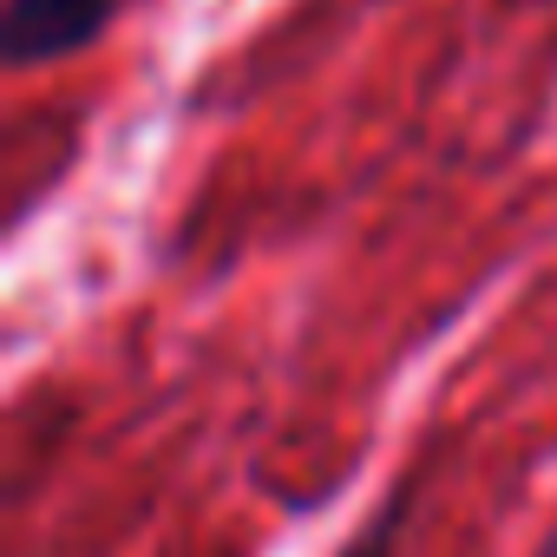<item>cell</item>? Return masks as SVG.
Masks as SVG:
<instances>
[{
	"mask_svg": "<svg viewBox=\"0 0 557 557\" xmlns=\"http://www.w3.org/2000/svg\"><path fill=\"white\" fill-rule=\"evenodd\" d=\"M125 8L132 0H8V14H0V53L21 73L79 60L92 40H106L119 27Z\"/></svg>",
	"mask_w": 557,
	"mask_h": 557,
	"instance_id": "cell-1",
	"label": "cell"
},
{
	"mask_svg": "<svg viewBox=\"0 0 557 557\" xmlns=\"http://www.w3.org/2000/svg\"><path fill=\"white\" fill-rule=\"evenodd\" d=\"M407 498H413V485H400V492H394V498H387V505H381V511H374V518H368V524L342 544V550H335V557H394V550H400V518H407Z\"/></svg>",
	"mask_w": 557,
	"mask_h": 557,
	"instance_id": "cell-2",
	"label": "cell"
},
{
	"mask_svg": "<svg viewBox=\"0 0 557 557\" xmlns=\"http://www.w3.org/2000/svg\"><path fill=\"white\" fill-rule=\"evenodd\" d=\"M544 557H557V544H550V550H544Z\"/></svg>",
	"mask_w": 557,
	"mask_h": 557,
	"instance_id": "cell-3",
	"label": "cell"
}]
</instances>
